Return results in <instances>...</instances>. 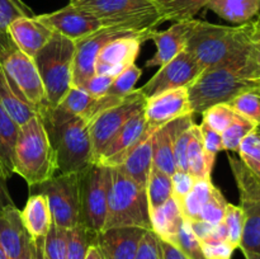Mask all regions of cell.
Wrapping results in <instances>:
<instances>
[{"instance_id":"1","label":"cell","mask_w":260,"mask_h":259,"mask_svg":"<svg viewBox=\"0 0 260 259\" xmlns=\"http://www.w3.org/2000/svg\"><path fill=\"white\" fill-rule=\"evenodd\" d=\"M256 29L255 20L229 27L194 19L187 38L185 50L196 58L203 70L233 68L250 76L251 42Z\"/></svg>"},{"instance_id":"2","label":"cell","mask_w":260,"mask_h":259,"mask_svg":"<svg viewBox=\"0 0 260 259\" xmlns=\"http://www.w3.org/2000/svg\"><path fill=\"white\" fill-rule=\"evenodd\" d=\"M45 124L56 160V174H79L93 164L88 124L81 117L61 108H45L38 113Z\"/></svg>"},{"instance_id":"3","label":"cell","mask_w":260,"mask_h":259,"mask_svg":"<svg viewBox=\"0 0 260 259\" xmlns=\"http://www.w3.org/2000/svg\"><path fill=\"white\" fill-rule=\"evenodd\" d=\"M13 170L29 187H36L56 175L55 152L38 113L19 126L13 154Z\"/></svg>"},{"instance_id":"4","label":"cell","mask_w":260,"mask_h":259,"mask_svg":"<svg viewBox=\"0 0 260 259\" xmlns=\"http://www.w3.org/2000/svg\"><path fill=\"white\" fill-rule=\"evenodd\" d=\"M88 10L103 28H117L144 36L154 30L162 20L151 0H81L74 3Z\"/></svg>"},{"instance_id":"5","label":"cell","mask_w":260,"mask_h":259,"mask_svg":"<svg viewBox=\"0 0 260 259\" xmlns=\"http://www.w3.org/2000/svg\"><path fill=\"white\" fill-rule=\"evenodd\" d=\"M123 226L151 230L146 188L137 184L118 168H111L108 207L103 230Z\"/></svg>"},{"instance_id":"6","label":"cell","mask_w":260,"mask_h":259,"mask_svg":"<svg viewBox=\"0 0 260 259\" xmlns=\"http://www.w3.org/2000/svg\"><path fill=\"white\" fill-rule=\"evenodd\" d=\"M259 80L249 79L241 71L233 68H213L202 74L188 86L193 114H202L210 107L230 103L246 91L256 90Z\"/></svg>"},{"instance_id":"7","label":"cell","mask_w":260,"mask_h":259,"mask_svg":"<svg viewBox=\"0 0 260 259\" xmlns=\"http://www.w3.org/2000/svg\"><path fill=\"white\" fill-rule=\"evenodd\" d=\"M75 42L58 33L33 57L45 88L48 108H56L71 88Z\"/></svg>"},{"instance_id":"8","label":"cell","mask_w":260,"mask_h":259,"mask_svg":"<svg viewBox=\"0 0 260 259\" xmlns=\"http://www.w3.org/2000/svg\"><path fill=\"white\" fill-rule=\"evenodd\" d=\"M0 68L18 93L40 113L47 108L45 88L35 60L19 50L9 33H0Z\"/></svg>"},{"instance_id":"9","label":"cell","mask_w":260,"mask_h":259,"mask_svg":"<svg viewBox=\"0 0 260 259\" xmlns=\"http://www.w3.org/2000/svg\"><path fill=\"white\" fill-rule=\"evenodd\" d=\"M111 184V168L101 164L89 165L79 173L80 222L94 234L104 228Z\"/></svg>"},{"instance_id":"10","label":"cell","mask_w":260,"mask_h":259,"mask_svg":"<svg viewBox=\"0 0 260 259\" xmlns=\"http://www.w3.org/2000/svg\"><path fill=\"white\" fill-rule=\"evenodd\" d=\"M229 163L244 212V230L239 248L241 251L260 253V178L241 161L240 157L230 156Z\"/></svg>"},{"instance_id":"11","label":"cell","mask_w":260,"mask_h":259,"mask_svg":"<svg viewBox=\"0 0 260 259\" xmlns=\"http://www.w3.org/2000/svg\"><path fill=\"white\" fill-rule=\"evenodd\" d=\"M146 98L140 89H134L117 106L107 109L88 124L89 136L93 149V160L96 163L112 140L117 136L124 124L139 112L144 111Z\"/></svg>"},{"instance_id":"12","label":"cell","mask_w":260,"mask_h":259,"mask_svg":"<svg viewBox=\"0 0 260 259\" xmlns=\"http://www.w3.org/2000/svg\"><path fill=\"white\" fill-rule=\"evenodd\" d=\"M36 188L47 198L53 223L68 230L79 225V174H56Z\"/></svg>"},{"instance_id":"13","label":"cell","mask_w":260,"mask_h":259,"mask_svg":"<svg viewBox=\"0 0 260 259\" xmlns=\"http://www.w3.org/2000/svg\"><path fill=\"white\" fill-rule=\"evenodd\" d=\"M203 68L187 50L182 51L173 60L160 66L157 73L141 88L146 99L178 88H188L202 74Z\"/></svg>"},{"instance_id":"14","label":"cell","mask_w":260,"mask_h":259,"mask_svg":"<svg viewBox=\"0 0 260 259\" xmlns=\"http://www.w3.org/2000/svg\"><path fill=\"white\" fill-rule=\"evenodd\" d=\"M124 36H144L127 30L117 29V28H101L93 35L86 36L75 42V53L73 62V80L71 86H81L89 78L95 74V61L98 58L102 48L109 42L118 37ZM145 38V37H144ZM146 41V38H145Z\"/></svg>"},{"instance_id":"15","label":"cell","mask_w":260,"mask_h":259,"mask_svg":"<svg viewBox=\"0 0 260 259\" xmlns=\"http://www.w3.org/2000/svg\"><path fill=\"white\" fill-rule=\"evenodd\" d=\"M144 114L149 135H154L157 130L175 119L193 114L188 88L173 89L146 99Z\"/></svg>"},{"instance_id":"16","label":"cell","mask_w":260,"mask_h":259,"mask_svg":"<svg viewBox=\"0 0 260 259\" xmlns=\"http://www.w3.org/2000/svg\"><path fill=\"white\" fill-rule=\"evenodd\" d=\"M36 17L53 33L70 38L74 42L93 35L94 32L103 28L101 22L91 13L74 3H69L66 7L52 13H46Z\"/></svg>"},{"instance_id":"17","label":"cell","mask_w":260,"mask_h":259,"mask_svg":"<svg viewBox=\"0 0 260 259\" xmlns=\"http://www.w3.org/2000/svg\"><path fill=\"white\" fill-rule=\"evenodd\" d=\"M144 37L124 36L109 41L99 52L95 61V74L116 78L132 63H136Z\"/></svg>"},{"instance_id":"18","label":"cell","mask_w":260,"mask_h":259,"mask_svg":"<svg viewBox=\"0 0 260 259\" xmlns=\"http://www.w3.org/2000/svg\"><path fill=\"white\" fill-rule=\"evenodd\" d=\"M150 136H152V135H149L146 132L145 114L144 111H141L135 114L124 124L123 128L117 134V136L112 140L111 144L104 150L96 164L108 168L118 167L140 142H142Z\"/></svg>"},{"instance_id":"19","label":"cell","mask_w":260,"mask_h":259,"mask_svg":"<svg viewBox=\"0 0 260 259\" xmlns=\"http://www.w3.org/2000/svg\"><path fill=\"white\" fill-rule=\"evenodd\" d=\"M194 24V19L175 22L165 30H151L147 35V40L155 43L156 52L150 60L146 61V68L162 66L185 50L187 38Z\"/></svg>"},{"instance_id":"20","label":"cell","mask_w":260,"mask_h":259,"mask_svg":"<svg viewBox=\"0 0 260 259\" xmlns=\"http://www.w3.org/2000/svg\"><path fill=\"white\" fill-rule=\"evenodd\" d=\"M146 231L136 226L107 229L96 235L95 243L106 259H135Z\"/></svg>"},{"instance_id":"21","label":"cell","mask_w":260,"mask_h":259,"mask_svg":"<svg viewBox=\"0 0 260 259\" xmlns=\"http://www.w3.org/2000/svg\"><path fill=\"white\" fill-rule=\"evenodd\" d=\"M194 123L193 114L178 118L161 127L152 135V163L154 167L172 177L177 169L174 163V142L183 130Z\"/></svg>"},{"instance_id":"22","label":"cell","mask_w":260,"mask_h":259,"mask_svg":"<svg viewBox=\"0 0 260 259\" xmlns=\"http://www.w3.org/2000/svg\"><path fill=\"white\" fill-rule=\"evenodd\" d=\"M8 33L14 45L25 55L35 57L52 38L53 32L33 17H20L8 25Z\"/></svg>"},{"instance_id":"23","label":"cell","mask_w":260,"mask_h":259,"mask_svg":"<svg viewBox=\"0 0 260 259\" xmlns=\"http://www.w3.org/2000/svg\"><path fill=\"white\" fill-rule=\"evenodd\" d=\"M24 226L20 218V210L15 205H8L0 210V245L9 259H18L25 238Z\"/></svg>"},{"instance_id":"24","label":"cell","mask_w":260,"mask_h":259,"mask_svg":"<svg viewBox=\"0 0 260 259\" xmlns=\"http://www.w3.org/2000/svg\"><path fill=\"white\" fill-rule=\"evenodd\" d=\"M23 226L32 239L45 238L52 225V213L50 205L42 193L29 196L24 208L20 211Z\"/></svg>"},{"instance_id":"25","label":"cell","mask_w":260,"mask_h":259,"mask_svg":"<svg viewBox=\"0 0 260 259\" xmlns=\"http://www.w3.org/2000/svg\"><path fill=\"white\" fill-rule=\"evenodd\" d=\"M183 218L179 205L173 197H170L164 205L150 211L151 231L161 240L173 244L178 231L182 226Z\"/></svg>"},{"instance_id":"26","label":"cell","mask_w":260,"mask_h":259,"mask_svg":"<svg viewBox=\"0 0 260 259\" xmlns=\"http://www.w3.org/2000/svg\"><path fill=\"white\" fill-rule=\"evenodd\" d=\"M0 106L13 118L18 126H23L29 119L37 116L36 107L28 103L13 86L9 79L0 68Z\"/></svg>"},{"instance_id":"27","label":"cell","mask_w":260,"mask_h":259,"mask_svg":"<svg viewBox=\"0 0 260 259\" xmlns=\"http://www.w3.org/2000/svg\"><path fill=\"white\" fill-rule=\"evenodd\" d=\"M152 136L147 137L142 142H140L134 150L128 154V156L118 165L122 173L131 178L132 180L146 188L147 178L150 170L152 168Z\"/></svg>"},{"instance_id":"28","label":"cell","mask_w":260,"mask_h":259,"mask_svg":"<svg viewBox=\"0 0 260 259\" xmlns=\"http://www.w3.org/2000/svg\"><path fill=\"white\" fill-rule=\"evenodd\" d=\"M206 9L234 24L251 22L260 13V0H211Z\"/></svg>"},{"instance_id":"29","label":"cell","mask_w":260,"mask_h":259,"mask_svg":"<svg viewBox=\"0 0 260 259\" xmlns=\"http://www.w3.org/2000/svg\"><path fill=\"white\" fill-rule=\"evenodd\" d=\"M188 160V173L194 179H206L211 178L213 165H215L216 155L206 151L203 145L202 136H201L200 126L193 124L190 128V139L188 142L187 149Z\"/></svg>"},{"instance_id":"30","label":"cell","mask_w":260,"mask_h":259,"mask_svg":"<svg viewBox=\"0 0 260 259\" xmlns=\"http://www.w3.org/2000/svg\"><path fill=\"white\" fill-rule=\"evenodd\" d=\"M19 126L0 106V177L8 180L13 174V154Z\"/></svg>"},{"instance_id":"31","label":"cell","mask_w":260,"mask_h":259,"mask_svg":"<svg viewBox=\"0 0 260 259\" xmlns=\"http://www.w3.org/2000/svg\"><path fill=\"white\" fill-rule=\"evenodd\" d=\"M164 22L194 19L211 0H151Z\"/></svg>"},{"instance_id":"32","label":"cell","mask_w":260,"mask_h":259,"mask_svg":"<svg viewBox=\"0 0 260 259\" xmlns=\"http://www.w3.org/2000/svg\"><path fill=\"white\" fill-rule=\"evenodd\" d=\"M215 184L212 183L211 178L206 179H196L194 185L184 197V200L179 203L180 211H182L183 218L187 221L198 220L201 210L210 200L213 192Z\"/></svg>"},{"instance_id":"33","label":"cell","mask_w":260,"mask_h":259,"mask_svg":"<svg viewBox=\"0 0 260 259\" xmlns=\"http://www.w3.org/2000/svg\"><path fill=\"white\" fill-rule=\"evenodd\" d=\"M146 195L150 211L160 207L170 197H173L172 177L157 169L156 167H154V164L147 178Z\"/></svg>"},{"instance_id":"34","label":"cell","mask_w":260,"mask_h":259,"mask_svg":"<svg viewBox=\"0 0 260 259\" xmlns=\"http://www.w3.org/2000/svg\"><path fill=\"white\" fill-rule=\"evenodd\" d=\"M255 130V123H253L250 119L245 118L241 114L236 113L235 118L231 122L230 126L221 134L223 150H226V151H238L243 140Z\"/></svg>"},{"instance_id":"35","label":"cell","mask_w":260,"mask_h":259,"mask_svg":"<svg viewBox=\"0 0 260 259\" xmlns=\"http://www.w3.org/2000/svg\"><path fill=\"white\" fill-rule=\"evenodd\" d=\"M96 235L81 223L70 229L66 259H85L88 248L96 241Z\"/></svg>"},{"instance_id":"36","label":"cell","mask_w":260,"mask_h":259,"mask_svg":"<svg viewBox=\"0 0 260 259\" xmlns=\"http://www.w3.org/2000/svg\"><path fill=\"white\" fill-rule=\"evenodd\" d=\"M94 98L95 96L90 95L80 86H71L70 90L66 93V95L63 96L57 107L68 113L84 118L88 109L90 108Z\"/></svg>"},{"instance_id":"37","label":"cell","mask_w":260,"mask_h":259,"mask_svg":"<svg viewBox=\"0 0 260 259\" xmlns=\"http://www.w3.org/2000/svg\"><path fill=\"white\" fill-rule=\"evenodd\" d=\"M69 230L52 222L47 235L43 239V249L48 259H66Z\"/></svg>"},{"instance_id":"38","label":"cell","mask_w":260,"mask_h":259,"mask_svg":"<svg viewBox=\"0 0 260 259\" xmlns=\"http://www.w3.org/2000/svg\"><path fill=\"white\" fill-rule=\"evenodd\" d=\"M173 245L179 249L188 259H206L203 255L201 240L193 233L187 220L183 221Z\"/></svg>"},{"instance_id":"39","label":"cell","mask_w":260,"mask_h":259,"mask_svg":"<svg viewBox=\"0 0 260 259\" xmlns=\"http://www.w3.org/2000/svg\"><path fill=\"white\" fill-rule=\"evenodd\" d=\"M230 107L245 118L260 127V93L256 90L240 94L230 102Z\"/></svg>"},{"instance_id":"40","label":"cell","mask_w":260,"mask_h":259,"mask_svg":"<svg viewBox=\"0 0 260 259\" xmlns=\"http://www.w3.org/2000/svg\"><path fill=\"white\" fill-rule=\"evenodd\" d=\"M222 221L228 229V243L235 249H238L240 246L244 230L243 208L240 206L228 203Z\"/></svg>"},{"instance_id":"41","label":"cell","mask_w":260,"mask_h":259,"mask_svg":"<svg viewBox=\"0 0 260 259\" xmlns=\"http://www.w3.org/2000/svg\"><path fill=\"white\" fill-rule=\"evenodd\" d=\"M236 116V112L234 111L228 103L216 104V106L210 107L202 113L203 121L211 128L217 131L218 134H222L231 122L234 121Z\"/></svg>"},{"instance_id":"42","label":"cell","mask_w":260,"mask_h":259,"mask_svg":"<svg viewBox=\"0 0 260 259\" xmlns=\"http://www.w3.org/2000/svg\"><path fill=\"white\" fill-rule=\"evenodd\" d=\"M238 152L241 161L260 178V136L256 131L243 140Z\"/></svg>"},{"instance_id":"43","label":"cell","mask_w":260,"mask_h":259,"mask_svg":"<svg viewBox=\"0 0 260 259\" xmlns=\"http://www.w3.org/2000/svg\"><path fill=\"white\" fill-rule=\"evenodd\" d=\"M228 203L229 202L225 198V196H223L222 192L215 185L210 200L206 202V205L203 206L202 210H201L198 220L206 221V222L211 223V225L213 226L217 225V223H220L221 221L223 220Z\"/></svg>"},{"instance_id":"44","label":"cell","mask_w":260,"mask_h":259,"mask_svg":"<svg viewBox=\"0 0 260 259\" xmlns=\"http://www.w3.org/2000/svg\"><path fill=\"white\" fill-rule=\"evenodd\" d=\"M33 12L23 0H0V33L8 32V25L20 17H33Z\"/></svg>"},{"instance_id":"45","label":"cell","mask_w":260,"mask_h":259,"mask_svg":"<svg viewBox=\"0 0 260 259\" xmlns=\"http://www.w3.org/2000/svg\"><path fill=\"white\" fill-rule=\"evenodd\" d=\"M142 70L136 65L132 63L131 66L122 71L118 76H116L113 84L109 88V94H116V95H127L135 89L137 80L141 76Z\"/></svg>"},{"instance_id":"46","label":"cell","mask_w":260,"mask_h":259,"mask_svg":"<svg viewBox=\"0 0 260 259\" xmlns=\"http://www.w3.org/2000/svg\"><path fill=\"white\" fill-rule=\"evenodd\" d=\"M135 259H164L160 239L151 230H147L142 236Z\"/></svg>"},{"instance_id":"47","label":"cell","mask_w":260,"mask_h":259,"mask_svg":"<svg viewBox=\"0 0 260 259\" xmlns=\"http://www.w3.org/2000/svg\"><path fill=\"white\" fill-rule=\"evenodd\" d=\"M192 126L183 130V131L178 135L177 139H175L174 163H175V169H177V172H188L187 149H188V142H189V139H190V128H192Z\"/></svg>"},{"instance_id":"48","label":"cell","mask_w":260,"mask_h":259,"mask_svg":"<svg viewBox=\"0 0 260 259\" xmlns=\"http://www.w3.org/2000/svg\"><path fill=\"white\" fill-rule=\"evenodd\" d=\"M196 179L188 172H175L172 175V187H173V198L179 205L185 196L190 192L194 185Z\"/></svg>"},{"instance_id":"49","label":"cell","mask_w":260,"mask_h":259,"mask_svg":"<svg viewBox=\"0 0 260 259\" xmlns=\"http://www.w3.org/2000/svg\"><path fill=\"white\" fill-rule=\"evenodd\" d=\"M114 78L107 75H99V74H94L91 78H89L80 88L88 91L90 95L93 96H102L104 94L108 93L109 88L113 84Z\"/></svg>"},{"instance_id":"50","label":"cell","mask_w":260,"mask_h":259,"mask_svg":"<svg viewBox=\"0 0 260 259\" xmlns=\"http://www.w3.org/2000/svg\"><path fill=\"white\" fill-rule=\"evenodd\" d=\"M200 126L201 136H202L203 145H205L206 151L210 152L212 155H217L220 151H223V145H222V137L221 134H218L217 131L211 128L210 126L202 122Z\"/></svg>"},{"instance_id":"51","label":"cell","mask_w":260,"mask_h":259,"mask_svg":"<svg viewBox=\"0 0 260 259\" xmlns=\"http://www.w3.org/2000/svg\"><path fill=\"white\" fill-rule=\"evenodd\" d=\"M203 255L206 259H231L235 248L231 246L228 241H217V243H202Z\"/></svg>"},{"instance_id":"52","label":"cell","mask_w":260,"mask_h":259,"mask_svg":"<svg viewBox=\"0 0 260 259\" xmlns=\"http://www.w3.org/2000/svg\"><path fill=\"white\" fill-rule=\"evenodd\" d=\"M250 76L254 80H260V29L256 27L251 42Z\"/></svg>"},{"instance_id":"53","label":"cell","mask_w":260,"mask_h":259,"mask_svg":"<svg viewBox=\"0 0 260 259\" xmlns=\"http://www.w3.org/2000/svg\"><path fill=\"white\" fill-rule=\"evenodd\" d=\"M188 223H189L193 233L196 234V236H197L201 241L205 240V239L210 235L211 231H212L213 229V225L206 222V221L194 220V221H188Z\"/></svg>"},{"instance_id":"54","label":"cell","mask_w":260,"mask_h":259,"mask_svg":"<svg viewBox=\"0 0 260 259\" xmlns=\"http://www.w3.org/2000/svg\"><path fill=\"white\" fill-rule=\"evenodd\" d=\"M160 244H161V250H162V258L164 259H188L182 251L178 248H175L173 244L167 243V241L160 239Z\"/></svg>"},{"instance_id":"55","label":"cell","mask_w":260,"mask_h":259,"mask_svg":"<svg viewBox=\"0 0 260 259\" xmlns=\"http://www.w3.org/2000/svg\"><path fill=\"white\" fill-rule=\"evenodd\" d=\"M18 259H36V245L35 239L30 238L28 233L25 234L24 243H23L22 253H20Z\"/></svg>"},{"instance_id":"56","label":"cell","mask_w":260,"mask_h":259,"mask_svg":"<svg viewBox=\"0 0 260 259\" xmlns=\"http://www.w3.org/2000/svg\"><path fill=\"white\" fill-rule=\"evenodd\" d=\"M85 259H106V256H104V254L102 253L101 248L96 245V243H93L88 248Z\"/></svg>"},{"instance_id":"57","label":"cell","mask_w":260,"mask_h":259,"mask_svg":"<svg viewBox=\"0 0 260 259\" xmlns=\"http://www.w3.org/2000/svg\"><path fill=\"white\" fill-rule=\"evenodd\" d=\"M43 239H35V245H36V259H48L47 255L45 254V249H43Z\"/></svg>"},{"instance_id":"58","label":"cell","mask_w":260,"mask_h":259,"mask_svg":"<svg viewBox=\"0 0 260 259\" xmlns=\"http://www.w3.org/2000/svg\"><path fill=\"white\" fill-rule=\"evenodd\" d=\"M8 205H14L12 201V197H10V195L8 190L0 189V210Z\"/></svg>"},{"instance_id":"59","label":"cell","mask_w":260,"mask_h":259,"mask_svg":"<svg viewBox=\"0 0 260 259\" xmlns=\"http://www.w3.org/2000/svg\"><path fill=\"white\" fill-rule=\"evenodd\" d=\"M245 259H260V253H251V251H243Z\"/></svg>"},{"instance_id":"60","label":"cell","mask_w":260,"mask_h":259,"mask_svg":"<svg viewBox=\"0 0 260 259\" xmlns=\"http://www.w3.org/2000/svg\"><path fill=\"white\" fill-rule=\"evenodd\" d=\"M0 259H9V256H8L7 251L4 250V248H3L2 245H0Z\"/></svg>"},{"instance_id":"61","label":"cell","mask_w":260,"mask_h":259,"mask_svg":"<svg viewBox=\"0 0 260 259\" xmlns=\"http://www.w3.org/2000/svg\"><path fill=\"white\" fill-rule=\"evenodd\" d=\"M255 24H256V27H258V28H259V29H260V17L258 18V19H256V20H255Z\"/></svg>"},{"instance_id":"62","label":"cell","mask_w":260,"mask_h":259,"mask_svg":"<svg viewBox=\"0 0 260 259\" xmlns=\"http://www.w3.org/2000/svg\"><path fill=\"white\" fill-rule=\"evenodd\" d=\"M255 131H256V134H258L259 136H260V127H256V130H255Z\"/></svg>"},{"instance_id":"63","label":"cell","mask_w":260,"mask_h":259,"mask_svg":"<svg viewBox=\"0 0 260 259\" xmlns=\"http://www.w3.org/2000/svg\"><path fill=\"white\" fill-rule=\"evenodd\" d=\"M76 2H81V0H70V3H76Z\"/></svg>"},{"instance_id":"64","label":"cell","mask_w":260,"mask_h":259,"mask_svg":"<svg viewBox=\"0 0 260 259\" xmlns=\"http://www.w3.org/2000/svg\"><path fill=\"white\" fill-rule=\"evenodd\" d=\"M256 91H259L260 93V80H259V86H258V89H256Z\"/></svg>"}]
</instances>
